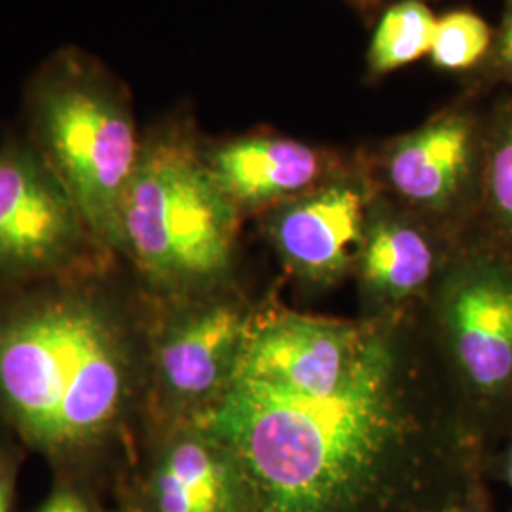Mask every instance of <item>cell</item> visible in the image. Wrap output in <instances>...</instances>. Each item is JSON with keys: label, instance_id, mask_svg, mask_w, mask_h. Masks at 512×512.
Returning <instances> with one entry per match:
<instances>
[{"label": "cell", "instance_id": "obj_18", "mask_svg": "<svg viewBox=\"0 0 512 512\" xmlns=\"http://www.w3.org/2000/svg\"><path fill=\"white\" fill-rule=\"evenodd\" d=\"M21 456L23 446L19 442H0V512L12 511Z\"/></svg>", "mask_w": 512, "mask_h": 512}, {"label": "cell", "instance_id": "obj_4", "mask_svg": "<svg viewBox=\"0 0 512 512\" xmlns=\"http://www.w3.org/2000/svg\"><path fill=\"white\" fill-rule=\"evenodd\" d=\"M23 116V137L69 190L93 236L118 256L122 209L143 148L126 82L99 57L65 46L29 76Z\"/></svg>", "mask_w": 512, "mask_h": 512}, {"label": "cell", "instance_id": "obj_5", "mask_svg": "<svg viewBox=\"0 0 512 512\" xmlns=\"http://www.w3.org/2000/svg\"><path fill=\"white\" fill-rule=\"evenodd\" d=\"M429 334L484 452L512 429V258L471 228L429 294Z\"/></svg>", "mask_w": 512, "mask_h": 512}, {"label": "cell", "instance_id": "obj_2", "mask_svg": "<svg viewBox=\"0 0 512 512\" xmlns=\"http://www.w3.org/2000/svg\"><path fill=\"white\" fill-rule=\"evenodd\" d=\"M124 268L0 289V421L57 473L90 475L145 427L150 304Z\"/></svg>", "mask_w": 512, "mask_h": 512}, {"label": "cell", "instance_id": "obj_22", "mask_svg": "<svg viewBox=\"0 0 512 512\" xmlns=\"http://www.w3.org/2000/svg\"><path fill=\"white\" fill-rule=\"evenodd\" d=\"M114 512H148L147 507L143 505L141 497L135 492V494L124 495V499L120 501L118 509Z\"/></svg>", "mask_w": 512, "mask_h": 512}, {"label": "cell", "instance_id": "obj_14", "mask_svg": "<svg viewBox=\"0 0 512 512\" xmlns=\"http://www.w3.org/2000/svg\"><path fill=\"white\" fill-rule=\"evenodd\" d=\"M437 19L423 0H399L385 8L366 52V80H382L429 55Z\"/></svg>", "mask_w": 512, "mask_h": 512}, {"label": "cell", "instance_id": "obj_13", "mask_svg": "<svg viewBox=\"0 0 512 512\" xmlns=\"http://www.w3.org/2000/svg\"><path fill=\"white\" fill-rule=\"evenodd\" d=\"M480 238L512 258V93L490 103L482 200L473 226Z\"/></svg>", "mask_w": 512, "mask_h": 512}, {"label": "cell", "instance_id": "obj_12", "mask_svg": "<svg viewBox=\"0 0 512 512\" xmlns=\"http://www.w3.org/2000/svg\"><path fill=\"white\" fill-rule=\"evenodd\" d=\"M203 156L243 219L310 192L351 162L336 150L264 129L222 141L205 139Z\"/></svg>", "mask_w": 512, "mask_h": 512}, {"label": "cell", "instance_id": "obj_15", "mask_svg": "<svg viewBox=\"0 0 512 512\" xmlns=\"http://www.w3.org/2000/svg\"><path fill=\"white\" fill-rule=\"evenodd\" d=\"M494 40V27L476 12L450 10L437 19L429 59L442 73L465 76L473 84L492 55Z\"/></svg>", "mask_w": 512, "mask_h": 512}, {"label": "cell", "instance_id": "obj_3", "mask_svg": "<svg viewBox=\"0 0 512 512\" xmlns=\"http://www.w3.org/2000/svg\"><path fill=\"white\" fill-rule=\"evenodd\" d=\"M188 112L143 133L120 219L118 258L152 300L234 283L243 217L215 181Z\"/></svg>", "mask_w": 512, "mask_h": 512}, {"label": "cell", "instance_id": "obj_8", "mask_svg": "<svg viewBox=\"0 0 512 512\" xmlns=\"http://www.w3.org/2000/svg\"><path fill=\"white\" fill-rule=\"evenodd\" d=\"M120 258L93 236L69 190L23 135L0 145V289L103 268Z\"/></svg>", "mask_w": 512, "mask_h": 512}, {"label": "cell", "instance_id": "obj_19", "mask_svg": "<svg viewBox=\"0 0 512 512\" xmlns=\"http://www.w3.org/2000/svg\"><path fill=\"white\" fill-rule=\"evenodd\" d=\"M442 512H492V501L486 490L484 465L476 469L459 492Z\"/></svg>", "mask_w": 512, "mask_h": 512}, {"label": "cell", "instance_id": "obj_16", "mask_svg": "<svg viewBox=\"0 0 512 512\" xmlns=\"http://www.w3.org/2000/svg\"><path fill=\"white\" fill-rule=\"evenodd\" d=\"M473 88L492 92L494 88H503V92L512 93V0L503 2L501 21L495 27L494 48L484 67L476 78Z\"/></svg>", "mask_w": 512, "mask_h": 512}, {"label": "cell", "instance_id": "obj_21", "mask_svg": "<svg viewBox=\"0 0 512 512\" xmlns=\"http://www.w3.org/2000/svg\"><path fill=\"white\" fill-rule=\"evenodd\" d=\"M359 16L372 21L380 14L384 0H344Z\"/></svg>", "mask_w": 512, "mask_h": 512}, {"label": "cell", "instance_id": "obj_10", "mask_svg": "<svg viewBox=\"0 0 512 512\" xmlns=\"http://www.w3.org/2000/svg\"><path fill=\"white\" fill-rule=\"evenodd\" d=\"M459 238L378 192L353 268L368 317L408 313L429 298Z\"/></svg>", "mask_w": 512, "mask_h": 512}, {"label": "cell", "instance_id": "obj_9", "mask_svg": "<svg viewBox=\"0 0 512 512\" xmlns=\"http://www.w3.org/2000/svg\"><path fill=\"white\" fill-rule=\"evenodd\" d=\"M378 192L368 158L359 154L329 181L256 217L258 228L298 281L334 285L355 268Z\"/></svg>", "mask_w": 512, "mask_h": 512}, {"label": "cell", "instance_id": "obj_6", "mask_svg": "<svg viewBox=\"0 0 512 512\" xmlns=\"http://www.w3.org/2000/svg\"><path fill=\"white\" fill-rule=\"evenodd\" d=\"M148 304L145 429L202 420L234 380L256 308L236 283Z\"/></svg>", "mask_w": 512, "mask_h": 512}, {"label": "cell", "instance_id": "obj_20", "mask_svg": "<svg viewBox=\"0 0 512 512\" xmlns=\"http://www.w3.org/2000/svg\"><path fill=\"white\" fill-rule=\"evenodd\" d=\"M484 475L501 480L512 497V429L484 452ZM512 512V507H511Z\"/></svg>", "mask_w": 512, "mask_h": 512}, {"label": "cell", "instance_id": "obj_7", "mask_svg": "<svg viewBox=\"0 0 512 512\" xmlns=\"http://www.w3.org/2000/svg\"><path fill=\"white\" fill-rule=\"evenodd\" d=\"M488 95L467 86L418 128L366 156L382 194L450 236H463L478 219L492 103Z\"/></svg>", "mask_w": 512, "mask_h": 512}, {"label": "cell", "instance_id": "obj_17", "mask_svg": "<svg viewBox=\"0 0 512 512\" xmlns=\"http://www.w3.org/2000/svg\"><path fill=\"white\" fill-rule=\"evenodd\" d=\"M35 512H103L86 476L57 473L54 486Z\"/></svg>", "mask_w": 512, "mask_h": 512}, {"label": "cell", "instance_id": "obj_11", "mask_svg": "<svg viewBox=\"0 0 512 512\" xmlns=\"http://www.w3.org/2000/svg\"><path fill=\"white\" fill-rule=\"evenodd\" d=\"M143 488L148 512H258L238 459L202 423L148 431Z\"/></svg>", "mask_w": 512, "mask_h": 512}, {"label": "cell", "instance_id": "obj_1", "mask_svg": "<svg viewBox=\"0 0 512 512\" xmlns=\"http://www.w3.org/2000/svg\"><path fill=\"white\" fill-rule=\"evenodd\" d=\"M410 313L256 308L234 380L202 420L258 512H442L484 465Z\"/></svg>", "mask_w": 512, "mask_h": 512}]
</instances>
